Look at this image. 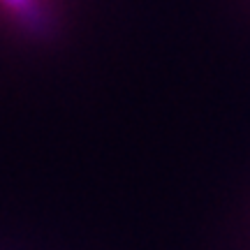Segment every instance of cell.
Wrapping results in <instances>:
<instances>
[{
  "label": "cell",
  "mask_w": 250,
  "mask_h": 250,
  "mask_svg": "<svg viewBox=\"0 0 250 250\" xmlns=\"http://www.w3.org/2000/svg\"><path fill=\"white\" fill-rule=\"evenodd\" d=\"M7 5L17 9L21 17L26 19L28 23H33V26H40V12L35 9V2L33 0H5Z\"/></svg>",
  "instance_id": "6da1fadb"
}]
</instances>
